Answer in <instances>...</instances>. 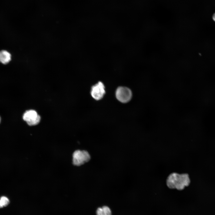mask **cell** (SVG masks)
I'll use <instances>...</instances> for the list:
<instances>
[{
    "label": "cell",
    "mask_w": 215,
    "mask_h": 215,
    "mask_svg": "<svg viewBox=\"0 0 215 215\" xmlns=\"http://www.w3.org/2000/svg\"><path fill=\"white\" fill-rule=\"evenodd\" d=\"M190 182L188 175L186 174L180 175L173 173L169 175L167 180L168 187L179 190L184 189L185 186L189 185Z\"/></svg>",
    "instance_id": "cell-1"
},
{
    "label": "cell",
    "mask_w": 215,
    "mask_h": 215,
    "mask_svg": "<svg viewBox=\"0 0 215 215\" xmlns=\"http://www.w3.org/2000/svg\"><path fill=\"white\" fill-rule=\"evenodd\" d=\"M90 159L89 153L85 150H77L73 154V163L77 166H79L88 162Z\"/></svg>",
    "instance_id": "cell-2"
},
{
    "label": "cell",
    "mask_w": 215,
    "mask_h": 215,
    "mask_svg": "<svg viewBox=\"0 0 215 215\" xmlns=\"http://www.w3.org/2000/svg\"><path fill=\"white\" fill-rule=\"evenodd\" d=\"M117 99L120 102L125 103L129 102L131 99L132 93L128 88L120 87L117 88L116 92Z\"/></svg>",
    "instance_id": "cell-3"
},
{
    "label": "cell",
    "mask_w": 215,
    "mask_h": 215,
    "mask_svg": "<svg viewBox=\"0 0 215 215\" xmlns=\"http://www.w3.org/2000/svg\"><path fill=\"white\" fill-rule=\"evenodd\" d=\"M23 119L28 125L34 126L39 124L41 117L35 110H31L26 111L24 113Z\"/></svg>",
    "instance_id": "cell-4"
},
{
    "label": "cell",
    "mask_w": 215,
    "mask_h": 215,
    "mask_svg": "<svg viewBox=\"0 0 215 215\" xmlns=\"http://www.w3.org/2000/svg\"><path fill=\"white\" fill-rule=\"evenodd\" d=\"M105 93V86L101 82H98L92 87L91 94L93 98L96 100L102 99Z\"/></svg>",
    "instance_id": "cell-5"
},
{
    "label": "cell",
    "mask_w": 215,
    "mask_h": 215,
    "mask_svg": "<svg viewBox=\"0 0 215 215\" xmlns=\"http://www.w3.org/2000/svg\"><path fill=\"white\" fill-rule=\"evenodd\" d=\"M11 59V55L8 51L5 50L0 51V62L4 64L9 63Z\"/></svg>",
    "instance_id": "cell-6"
},
{
    "label": "cell",
    "mask_w": 215,
    "mask_h": 215,
    "mask_svg": "<svg viewBox=\"0 0 215 215\" xmlns=\"http://www.w3.org/2000/svg\"><path fill=\"white\" fill-rule=\"evenodd\" d=\"M96 214V215H111V211L109 207L104 206L97 209Z\"/></svg>",
    "instance_id": "cell-7"
},
{
    "label": "cell",
    "mask_w": 215,
    "mask_h": 215,
    "mask_svg": "<svg viewBox=\"0 0 215 215\" xmlns=\"http://www.w3.org/2000/svg\"><path fill=\"white\" fill-rule=\"evenodd\" d=\"M4 207H6L8 205L10 202L9 199L5 196H2L0 199Z\"/></svg>",
    "instance_id": "cell-8"
},
{
    "label": "cell",
    "mask_w": 215,
    "mask_h": 215,
    "mask_svg": "<svg viewBox=\"0 0 215 215\" xmlns=\"http://www.w3.org/2000/svg\"><path fill=\"white\" fill-rule=\"evenodd\" d=\"M4 206L3 205L0 199V208H2Z\"/></svg>",
    "instance_id": "cell-9"
},
{
    "label": "cell",
    "mask_w": 215,
    "mask_h": 215,
    "mask_svg": "<svg viewBox=\"0 0 215 215\" xmlns=\"http://www.w3.org/2000/svg\"><path fill=\"white\" fill-rule=\"evenodd\" d=\"M212 19L215 22V13H214L213 15Z\"/></svg>",
    "instance_id": "cell-10"
},
{
    "label": "cell",
    "mask_w": 215,
    "mask_h": 215,
    "mask_svg": "<svg viewBox=\"0 0 215 215\" xmlns=\"http://www.w3.org/2000/svg\"><path fill=\"white\" fill-rule=\"evenodd\" d=\"M1 119L0 117V122H1Z\"/></svg>",
    "instance_id": "cell-11"
}]
</instances>
